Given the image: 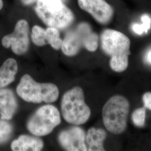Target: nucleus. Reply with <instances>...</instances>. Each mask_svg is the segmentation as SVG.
<instances>
[{"mask_svg": "<svg viewBox=\"0 0 151 151\" xmlns=\"http://www.w3.org/2000/svg\"><path fill=\"white\" fill-rule=\"evenodd\" d=\"M129 103L121 95L111 97L102 110L103 123L109 132L114 134L123 133L127 127Z\"/></svg>", "mask_w": 151, "mask_h": 151, "instance_id": "3", "label": "nucleus"}, {"mask_svg": "<svg viewBox=\"0 0 151 151\" xmlns=\"http://www.w3.org/2000/svg\"><path fill=\"white\" fill-rule=\"evenodd\" d=\"M35 11L39 18L49 27L63 30L75 20L73 12L63 0H38Z\"/></svg>", "mask_w": 151, "mask_h": 151, "instance_id": "1", "label": "nucleus"}, {"mask_svg": "<svg viewBox=\"0 0 151 151\" xmlns=\"http://www.w3.org/2000/svg\"><path fill=\"white\" fill-rule=\"evenodd\" d=\"M12 126L6 120L0 119V144L9 140L12 133Z\"/></svg>", "mask_w": 151, "mask_h": 151, "instance_id": "19", "label": "nucleus"}, {"mask_svg": "<svg viewBox=\"0 0 151 151\" xmlns=\"http://www.w3.org/2000/svg\"><path fill=\"white\" fill-rule=\"evenodd\" d=\"M43 142L41 139L29 135H22L12 142L11 148L14 151H39L43 149Z\"/></svg>", "mask_w": 151, "mask_h": 151, "instance_id": "12", "label": "nucleus"}, {"mask_svg": "<svg viewBox=\"0 0 151 151\" xmlns=\"http://www.w3.org/2000/svg\"><path fill=\"white\" fill-rule=\"evenodd\" d=\"M101 45L104 52L112 62H128L130 54V41L123 32L106 29L101 35Z\"/></svg>", "mask_w": 151, "mask_h": 151, "instance_id": "5", "label": "nucleus"}, {"mask_svg": "<svg viewBox=\"0 0 151 151\" xmlns=\"http://www.w3.org/2000/svg\"><path fill=\"white\" fill-rule=\"evenodd\" d=\"M47 43L55 50L61 48L63 40L60 37L58 29L53 27H48L46 29Z\"/></svg>", "mask_w": 151, "mask_h": 151, "instance_id": "16", "label": "nucleus"}, {"mask_svg": "<svg viewBox=\"0 0 151 151\" xmlns=\"http://www.w3.org/2000/svg\"><path fill=\"white\" fill-rule=\"evenodd\" d=\"M31 38L32 43L38 47H43L48 44L46 30L38 25H35L32 27Z\"/></svg>", "mask_w": 151, "mask_h": 151, "instance_id": "18", "label": "nucleus"}, {"mask_svg": "<svg viewBox=\"0 0 151 151\" xmlns=\"http://www.w3.org/2000/svg\"><path fill=\"white\" fill-rule=\"evenodd\" d=\"M29 26L27 21L20 20L17 22L13 32L2 38V44L6 48L11 47L15 54H25L29 47Z\"/></svg>", "mask_w": 151, "mask_h": 151, "instance_id": "7", "label": "nucleus"}, {"mask_svg": "<svg viewBox=\"0 0 151 151\" xmlns=\"http://www.w3.org/2000/svg\"><path fill=\"white\" fill-rule=\"evenodd\" d=\"M82 47V35L78 30L76 29L66 33L62 41L61 49L65 55L73 57L78 53Z\"/></svg>", "mask_w": 151, "mask_h": 151, "instance_id": "11", "label": "nucleus"}, {"mask_svg": "<svg viewBox=\"0 0 151 151\" xmlns=\"http://www.w3.org/2000/svg\"><path fill=\"white\" fill-rule=\"evenodd\" d=\"M16 92L29 103H54L59 96V90L56 85L51 83H38L27 74L22 77Z\"/></svg>", "mask_w": 151, "mask_h": 151, "instance_id": "2", "label": "nucleus"}, {"mask_svg": "<svg viewBox=\"0 0 151 151\" xmlns=\"http://www.w3.org/2000/svg\"><path fill=\"white\" fill-rule=\"evenodd\" d=\"M4 5V4L3 0H0V11L2 9Z\"/></svg>", "mask_w": 151, "mask_h": 151, "instance_id": "24", "label": "nucleus"}, {"mask_svg": "<svg viewBox=\"0 0 151 151\" xmlns=\"http://www.w3.org/2000/svg\"><path fill=\"white\" fill-rule=\"evenodd\" d=\"M146 108L137 109L132 115L133 124L137 127H143L146 120Z\"/></svg>", "mask_w": 151, "mask_h": 151, "instance_id": "20", "label": "nucleus"}, {"mask_svg": "<svg viewBox=\"0 0 151 151\" xmlns=\"http://www.w3.org/2000/svg\"><path fill=\"white\" fill-rule=\"evenodd\" d=\"M61 111L65 120L75 125L85 124L91 115V110L85 101L81 87H75L66 92L61 102Z\"/></svg>", "mask_w": 151, "mask_h": 151, "instance_id": "4", "label": "nucleus"}, {"mask_svg": "<svg viewBox=\"0 0 151 151\" xmlns=\"http://www.w3.org/2000/svg\"><path fill=\"white\" fill-rule=\"evenodd\" d=\"M61 122L60 111L53 105L40 107L29 119L28 130L33 135L42 137L48 135Z\"/></svg>", "mask_w": 151, "mask_h": 151, "instance_id": "6", "label": "nucleus"}, {"mask_svg": "<svg viewBox=\"0 0 151 151\" xmlns=\"http://www.w3.org/2000/svg\"></svg>", "mask_w": 151, "mask_h": 151, "instance_id": "25", "label": "nucleus"}, {"mask_svg": "<svg viewBox=\"0 0 151 151\" xmlns=\"http://www.w3.org/2000/svg\"><path fill=\"white\" fill-rule=\"evenodd\" d=\"M141 24L134 23L132 26V29L136 34L142 35L147 34L151 27V17L148 14H145L141 16Z\"/></svg>", "mask_w": 151, "mask_h": 151, "instance_id": "17", "label": "nucleus"}, {"mask_svg": "<svg viewBox=\"0 0 151 151\" xmlns=\"http://www.w3.org/2000/svg\"><path fill=\"white\" fill-rule=\"evenodd\" d=\"M106 133L103 129L91 128L86 136V141L88 147L87 151H104V142L106 138Z\"/></svg>", "mask_w": 151, "mask_h": 151, "instance_id": "14", "label": "nucleus"}, {"mask_svg": "<svg viewBox=\"0 0 151 151\" xmlns=\"http://www.w3.org/2000/svg\"><path fill=\"white\" fill-rule=\"evenodd\" d=\"M18 70L16 60L9 58L0 67V88L5 87L15 80Z\"/></svg>", "mask_w": 151, "mask_h": 151, "instance_id": "15", "label": "nucleus"}, {"mask_svg": "<svg viewBox=\"0 0 151 151\" xmlns=\"http://www.w3.org/2000/svg\"><path fill=\"white\" fill-rule=\"evenodd\" d=\"M76 29L82 37L83 47L90 52H95L99 45V37L97 34L92 31L90 26L86 22L80 24Z\"/></svg>", "mask_w": 151, "mask_h": 151, "instance_id": "13", "label": "nucleus"}, {"mask_svg": "<svg viewBox=\"0 0 151 151\" xmlns=\"http://www.w3.org/2000/svg\"><path fill=\"white\" fill-rule=\"evenodd\" d=\"M142 100L145 108L151 110V92L145 93L142 97Z\"/></svg>", "mask_w": 151, "mask_h": 151, "instance_id": "21", "label": "nucleus"}, {"mask_svg": "<svg viewBox=\"0 0 151 151\" xmlns=\"http://www.w3.org/2000/svg\"><path fill=\"white\" fill-rule=\"evenodd\" d=\"M17 103L14 92L10 89H0V115L4 120H10L15 113Z\"/></svg>", "mask_w": 151, "mask_h": 151, "instance_id": "10", "label": "nucleus"}, {"mask_svg": "<svg viewBox=\"0 0 151 151\" xmlns=\"http://www.w3.org/2000/svg\"><path fill=\"white\" fill-rule=\"evenodd\" d=\"M145 60L147 63L151 65V48L150 50H148L146 53V55H145Z\"/></svg>", "mask_w": 151, "mask_h": 151, "instance_id": "22", "label": "nucleus"}, {"mask_svg": "<svg viewBox=\"0 0 151 151\" xmlns=\"http://www.w3.org/2000/svg\"><path fill=\"white\" fill-rule=\"evenodd\" d=\"M77 2L82 10L101 24H108L113 17V8L105 0H77Z\"/></svg>", "mask_w": 151, "mask_h": 151, "instance_id": "8", "label": "nucleus"}, {"mask_svg": "<svg viewBox=\"0 0 151 151\" xmlns=\"http://www.w3.org/2000/svg\"><path fill=\"white\" fill-rule=\"evenodd\" d=\"M38 0H21L22 4L25 6L31 5L34 3H36Z\"/></svg>", "mask_w": 151, "mask_h": 151, "instance_id": "23", "label": "nucleus"}, {"mask_svg": "<svg viewBox=\"0 0 151 151\" xmlns=\"http://www.w3.org/2000/svg\"><path fill=\"white\" fill-rule=\"evenodd\" d=\"M58 139L61 146L66 151H87L85 143V133L80 127H72L62 131L60 134Z\"/></svg>", "mask_w": 151, "mask_h": 151, "instance_id": "9", "label": "nucleus"}]
</instances>
